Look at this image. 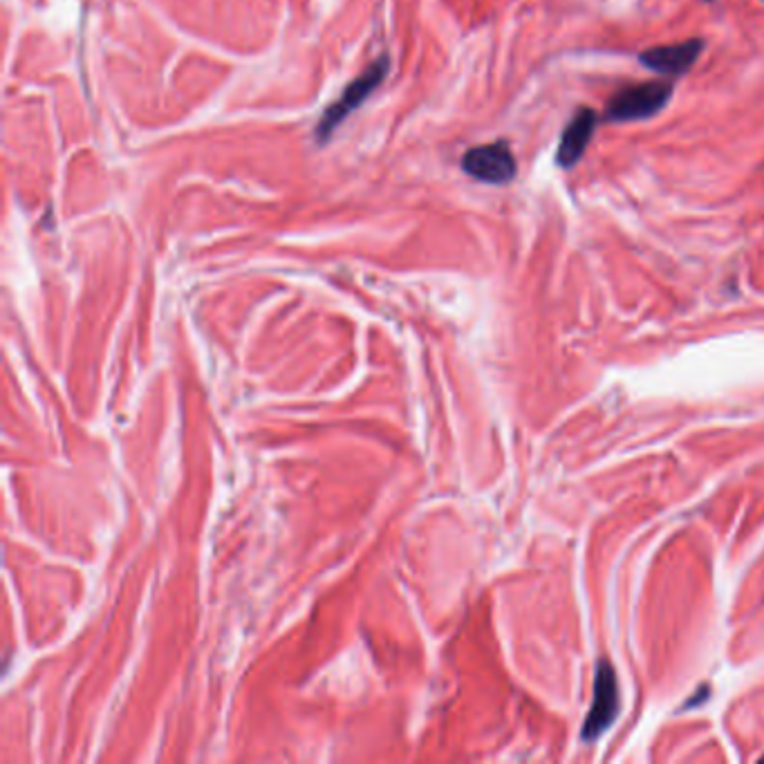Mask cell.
I'll use <instances>...</instances> for the list:
<instances>
[{"label":"cell","mask_w":764,"mask_h":764,"mask_svg":"<svg viewBox=\"0 0 764 764\" xmlns=\"http://www.w3.org/2000/svg\"><path fill=\"white\" fill-rule=\"evenodd\" d=\"M388 67H390V61H388V58H379V61H374L368 70L361 72V74L345 88L341 99L335 101V104L325 111V115L320 117L319 124H316V139H319V142H325V139L330 137V135L339 128L341 121L348 120V115H352L359 105L382 86V81L388 74Z\"/></svg>","instance_id":"6da1fadb"},{"label":"cell","mask_w":764,"mask_h":764,"mask_svg":"<svg viewBox=\"0 0 764 764\" xmlns=\"http://www.w3.org/2000/svg\"><path fill=\"white\" fill-rule=\"evenodd\" d=\"M673 96V86L666 81H648L619 90L606 105L607 121H635L652 117Z\"/></svg>","instance_id":"7a4b0ae2"},{"label":"cell","mask_w":764,"mask_h":764,"mask_svg":"<svg viewBox=\"0 0 764 764\" xmlns=\"http://www.w3.org/2000/svg\"><path fill=\"white\" fill-rule=\"evenodd\" d=\"M467 175L487 184H506L516 177V158L505 142L475 146L462 158Z\"/></svg>","instance_id":"3957f363"},{"label":"cell","mask_w":764,"mask_h":764,"mask_svg":"<svg viewBox=\"0 0 764 764\" xmlns=\"http://www.w3.org/2000/svg\"><path fill=\"white\" fill-rule=\"evenodd\" d=\"M619 686H616L614 670L610 664L603 661L597 670V682H594V702L590 708V715L585 720L583 736L585 740H594L601 736L619 711Z\"/></svg>","instance_id":"277c9868"},{"label":"cell","mask_w":764,"mask_h":764,"mask_svg":"<svg viewBox=\"0 0 764 764\" xmlns=\"http://www.w3.org/2000/svg\"><path fill=\"white\" fill-rule=\"evenodd\" d=\"M704 50V41L691 39L677 45H660V48H650L641 52V63L648 70L660 72V74H668V77H679L683 72L693 67L698 61L699 52Z\"/></svg>","instance_id":"5b68a950"},{"label":"cell","mask_w":764,"mask_h":764,"mask_svg":"<svg viewBox=\"0 0 764 764\" xmlns=\"http://www.w3.org/2000/svg\"><path fill=\"white\" fill-rule=\"evenodd\" d=\"M597 112L590 111V108L578 111V115L569 121L567 128L560 135L559 150H556V164L559 166L572 168L578 159L583 158L590 139L594 135V128H597Z\"/></svg>","instance_id":"8992f818"},{"label":"cell","mask_w":764,"mask_h":764,"mask_svg":"<svg viewBox=\"0 0 764 764\" xmlns=\"http://www.w3.org/2000/svg\"><path fill=\"white\" fill-rule=\"evenodd\" d=\"M762 3H764V0H762Z\"/></svg>","instance_id":"52a82bcc"}]
</instances>
